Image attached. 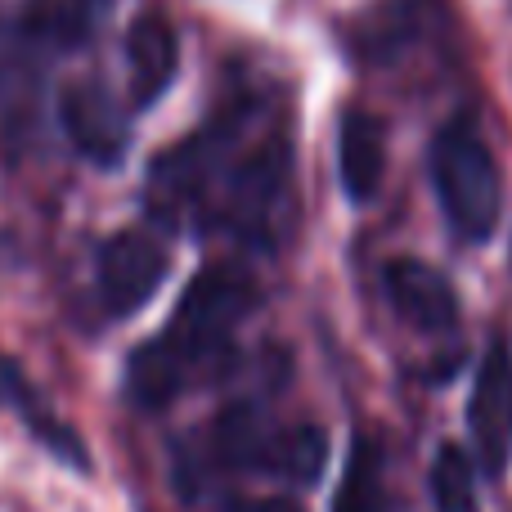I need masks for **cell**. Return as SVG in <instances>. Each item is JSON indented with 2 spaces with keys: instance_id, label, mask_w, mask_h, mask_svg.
<instances>
[{
  "instance_id": "4fadbf2b",
  "label": "cell",
  "mask_w": 512,
  "mask_h": 512,
  "mask_svg": "<svg viewBox=\"0 0 512 512\" xmlns=\"http://www.w3.org/2000/svg\"><path fill=\"white\" fill-rule=\"evenodd\" d=\"M36 50L23 36V27H0V117H27L36 104Z\"/></svg>"
},
{
  "instance_id": "ba28073f",
  "label": "cell",
  "mask_w": 512,
  "mask_h": 512,
  "mask_svg": "<svg viewBox=\"0 0 512 512\" xmlns=\"http://www.w3.org/2000/svg\"><path fill=\"white\" fill-rule=\"evenodd\" d=\"M0 414L23 418V423H27V436H36V441H41L45 450L54 454V459L72 463L77 472L90 468V454H86V445H81V436L72 432L63 418L50 414L45 396L32 387V378L18 369L14 355H5V351H0Z\"/></svg>"
},
{
  "instance_id": "6da1fadb",
  "label": "cell",
  "mask_w": 512,
  "mask_h": 512,
  "mask_svg": "<svg viewBox=\"0 0 512 512\" xmlns=\"http://www.w3.org/2000/svg\"><path fill=\"white\" fill-rule=\"evenodd\" d=\"M144 203L158 230L221 234L274 252L297 225V153L274 99L239 95L149 171Z\"/></svg>"
},
{
  "instance_id": "9c48e42d",
  "label": "cell",
  "mask_w": 512,
  "mask_h": 512,
  "mask_svg": "<svg viewBox=\"0 0 512 512\" xmlns=\"http://www.w3.org/2000/svg\"><path fill=\"white\" fill-rule=\"evenodd\" d=\"M126 63H131V104L153 108L171 90L180 68L176 27L162 14H140L126 32Z\"/></svg>"
},
{
  "instance_id": "8992f818",
  "label": "cell",
  "mask_w": 512,
  "mask_h": 512,
  "mask_svg": "<svg viewBox=\"0 0 512 512\" xmlns=\"http://www.w3.org/2000/svg\"><path fill=\"white\" fill-rule=\"evenodd\" d=\"M59 122L68 144L95 167H117L131 149V117L99 81H68L59 95Z\"/></svg>"
},
{
  "instance_id": "3957f363",
  "label": "cell",
  "mask_w": 512,
  "mask_h": 512,
  "mask_svg": "<svg viewBox=\"0 0 512 512\" xmlns=\"http://www.w3.org/2000/svg\"><path fill=\"white\" fill-rule=\"evenodd\" d=\"M427 176L445 225L459 243L481 248L504 221V176L486 131L472 113H454L427 149Z\"/></svg>"
},
{
  "instance_id": "30bf717a",
  "label": "cell",
  "mask_w": 512,
  "mask_h": 512,
  "mask_svg": "<svg viewBox=\"0 0 512 512\" xmlns=\"http://www.w3.org/2000/svg\"><path fill=\"white\" fill-rule=\"evenodd\" d=\"M337 176L351 203H369L387 176V126L369 108H346L337 126Z\"/></svg>"
},
{
  "instance_id": "9a60e30c",
  "label": "cell",
  "mask_w": 512,
  "mask_h": 512,
  "mask_svg": "<svg viewBox=\"0 0 512 512\" xmlns=\"http://www.w3.org/2000/svg\"><path fill=\"white\" fill-rule=\"evenodd\" d=\"M248 512H301V508L288 504V499H270V504H252Z\"/></svg>"
},
{
  "instance_id": "5b68a950",
  "label": "cell",
  "mask_w": 512,
  "mask_h": 512,
  "mask_svg": "<svg viewBox=\"0 0 512 512\" xmlns=\"http://www.w3.org/2000/svg\"><path fill=\"white\" fill-rule=\"evenodd\" d=\"M167 279V248L144 230H117L99 243L95 283L99 301L113 319H126L153 301V292Z\"/></svg>"
},
{
  "instance_id": "7a4b0ae2",
  "label": "cell",
  "mask_w": 512,
  "mask_h": 512,
  "mask_svg": "<svg viewBox=\"0 0 512 512\" xmlns=\"http://www.w3.org/2000/svg\"><path fill=\"white\" fill-rule=\"evenodd\" d=\"M256 310V279L239 261H216L189 279L176 315L158 337L140 342L126 360V400L135 409H167L189 387L221 373L234 355L243 319Z\"/></svg>"
},
{
  "instance_id": "7c38bea8",
  "label": "cell",
  "mask_w": 512,
  "mask_h": 512,
  "mask_svg": "<svg viewBox=\"0 0 512 512\" xmlns=\"http://www.w3.org/2000/svg\"><path fill=\"white\" fill-rule=\"evenodd\" d=\"M333 512H396L391 508V486H387V459L382 445L360 436L346 454L342 486L333 495Z\"/></svg>"
},
{
  "instance_id": "5bb4252c",
  "label": "cell",
  "mask_w": 512,
  "mask_h": 512,
  "mask_svg": "<svg viewBox=\"0 0 512 512\" xmlns=\"http://www.w3.org/2000/svg\"><path fill=\"white\" fill-rule=\"evenodd\" d=\"M432 499L441 512H472V504H477V459L463 445H441L436 450Z\"/></svg>"
},
{
  "instance_id": "8fae6325",
  "label": "cell",
  "mask_w": 512,
  "mask_h": 512,
  "mask_svg": "<svg viewBox=\"0 0 512 512\" xmlns=\"http://www.w3.org/2000/svg\"><path fill=\"white\" fill-rule=\"evenodd\" d=\"M108 14V0H27L18 27L41 54L81 50L99 32Z\"/></svg>"
},
{
  "instance_id": "277c9868",
  "label": "cell",
  "mask_w": 512,
  "mask_h": 512,
  "mask_svg": "<svg viewBox=\"0 0 512 512\" xmlns=\"http://www.w3.org/2000/svg\"><path fill=\"white\" fill-rule=\"evenodd\" d=\"M468 436L477 468L486 477H504L512 463V346L504 337H495L477 360L468 396Z\"/></svg>"
},
{
  "instance_id": "52a82bcc",
  "label": "cell",
  "mask_w": 512,
  "mask_h": 512,
  "mask_svg": "<svg viewBox=\"0 0 512 512\" xmlns=\"http://www.w3.org/2000/svg\"><path fill=\"white\" fill-rule=\"evenodd\" d=\"M382 297L396 310L400 324H409L423 337H445L459 328V292L450 274L418 256H396L382 265Z\"/></svg>"
}]
</instances>
